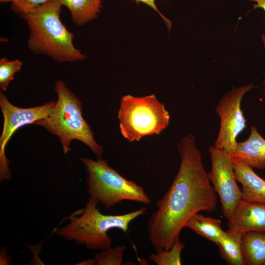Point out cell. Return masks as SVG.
Here are the masks:
<instances>
[{"label": "cell", "instance_id": "21", "mask_svg": "<svg viewBox=\"0 0 265 265\" xmlns=\"http://www.w3.org/2000/svg\"><path fill=\"white\" fill-rule=\"evenodd\" d=\"M134 0L138 2H141L144 3H145L146 4L148 5V6L151 7L152 8H153L154 10L157 11L158 13L159 14L161 17L164 20L168 27H169L170 26H171L170 22L168 21V20L165 18V17L164 16H163L162 14H161L159 11L158 10L156 4L155 3L156 0Z\"/></svg>", "mask_w": 265, "mask_h": 265}, {"label": "cell", "instance_id": "15", "mask_svg": "<svg viewBox=\"0 0 265 265\" xmlns=\"http://www.w3.org/2000/svg\"><path fill=\"white\" fill-rule=\"evenodd\" d=\"M242 234L228 229L216 244L221 257L229 265H245L241 249Z\"/></svg>", "mask_w": 265, "mask_h": 265}, {"label": "cell", "instance_id": "22", "mask_svg": "<svg viewBox=\"0 0 265 265\" xmlns=\"http://www.w3.org/2000/svg\"><path fill=\"white\" fill-rule=\"evenodd\" d=\"M250 1L256 2V3L254 4V8H261L265 11V0H250ZM262 40L265 47V35H262Z\"/></svg>", "mask_w": 265, "mask_h": 265}, {"label": "cell", "instance_id": "4", "mask_svg": "<svg viewBox=\"0 0 265 265\" xmlns=\"http://www.w3.org/2000/svg\"><path fill=\"white\" fill-rule=\"evenodd\" d=\"M54 90L57 95L54 106L46 118L35 124L59 138L65 154L70 150L71 141L77 139L89 147L98 159L102 158L103 147L96 142L90 126L83 118L80 100L63 81L56 82Z\"/></svg>", "mask_w": 265, "mask_h": 265}, {"label": "cell", "instance_id": "2", "mask_svg": "<svg viewBox=\"0 0 265 265\" xmlns=\"http://www.w3.org/2000/svg\"><path fill=\"white\" fill-rule=\"evenodd\" d=\"M62 6L57 0H52L32 12L20 16L29 28L28 48L33 53L46 55L57 62L84 60L86 56L73 44V33L60 19Z\"/></svg>", "mask_w": 265, "mask_h": 265}, {"label": "cell", "instance_id": "8", "mask_svg": "<svg viewBox=\"0 0 265 265\" xmlns=\"http://www.w3.org/2000/svg\"><path fill=\"white\" fill-rule=\"evenodd\" d=\"M56 102L51 101L43 106L31 108H20L9 102L6 96L0 93V106L4 118L0 137V176L1 181L9 180L11 174L8 167L9 160L5 154V148L16 130L29 124L46 118Z\"/></svg>", "mask_w": 265, "mask_h": 265}, {"label": "cell", "instance_id": "23", "mask_svg": "<svg viewBox=\"0 0 265 265\" xmlns=\"http://www.w3.org/2000/svg\"><path fill=\"white\" fill-rule=\"evenodd\" d=\"M96 264V261L95 258L94 259H89L85 261H83L82 262H81L79 263V264H78L77 265H95Z\"/></svg>", "mask_w": 265, "mask_h": 265}, {"label": "cell", "instance_id": "16", "mask_svg": "<svg viewBox=\"0 0 265 265\" xmlns=\"http://www.w3.org/2000/svg\"><path fill=\"white\" fill-rule=\"evenodd\" d=\"M221 225L220 219L205 216L197 213L190 218L185 227L192 230L198 235L217 244L225 232L222 229Z\"/></svg>", "mask_w": 265, "mask_h": 265}, {"label": "cell", "instance_id": "20", "mask_svg": "<svg viewBox=\"0 0 265 265\" xmlns=\"http://www.w3.org/2000/svg\"><path fill=\"white\" fill-rule=\"evenodd\" d=\"M52 0H14L10 8L20 16L33 12L39 6Z\"/></svg>", "mask_w": 265, "mask_h": 265}, {"label": "cell", "instance_id": "1", "mask_svg": "<svg viewBox=\"0 0 265 265\" xmlns=\"http://www.w3.org/2000/svg\"><path fill=\"white\" fill-rule=\"evenodd\" d=\"M178 172L147 223L149 240L156 251L169 250L179 239L187 221L200 211L212 212L217 198L204 167L195 137L189 133L178 144Z\"/></svg>", "mask_w": 265, "mask_h": 265}, {"label": "cell", "instance_id": "12", "mask_svg": "<svg viewBox=\"0 0 265 265\" xmlns=\"http://www.w3.org/2000/svg\"><path fill=\"white\" fill-rule=\"evenodd\" d=\"M232 160L236 179L242 186L241 199L265 203V180L251 166L236 159Z\"/></svg>", "mask_w": 265, "mask_h": 265}, {"label": "cell", "instance_id": "17", "mask_svg": "<svg viewBox=\"0 0 265 265\" xmlns=\"http://www.w3.org/2000/svg\"><path fill=\"white\" fill-rule=\"evenodd\" d=\"M184 248V244L178 239L169 250L151 254L149 260L158 265H180L181 254Z\"/></svg>", "mask_w": 265, "mask_h": 265}, {"label": "cell", "instance_id": "24", "mask_svg": "<svg viewBox=\"0 0 265 265\" xmlns=\"http://www.w3.org/2000/svg\"><path fill=\"white\" fill-rule=\"evenodd\" d=\"M14 0H0V2L1 3L9 2H12Z\"/></svg>", "mask_w": 265, "mask_h": 265}, {"label": "cell", "instance_id": "11", "mask_svg": "<svg viewBox=\"0 0 265 265\" xmlns=\"http://www.w3.org/2000/svg\"><path fill=\"white\" fill-rule=\"evenodd\" d=\"M232 159L239 160L253 168L265 169V139L255 126H251L248 138L237 142Z\"/></svg>", "mask_w": 265, "mask_h": 265}, {"label": "cell", "instance_id": "18", "mask_svg": "<svg viewBox=\"0 0 265 265\" xmlns=\"http://www.w3.org/2000/svg\"><path fill=\"white\" fill-rule=\"evenodd\" d=\"M23 65L19 59L9 60L5 57L0 59V87L6 90L10 82L14 80L15 74L19 72Z\"/></svg>", "mask_w": 265, "mask_h": 265}, {"label": "cell", "instance_id": "3", "mask_svg": "<svg viewBox=\"0 0 265 265\" xmlns=\"http://www.w3.org/2000/svg\"><path fill=\"white\" fill-rule=\"evenodd\" d=\"M98 203L90 197L80 216H72L69 223L56 230V234L88 249L102 251L110 248L112 239L107 234L109 230L116 228L126 233L130 223L147 211L142 207L126 214L106 215L97 207Z\"/></svg>", "mask_w": 265, "mask_h": 265}, {"label": "cell", "instance_id": "10", "mask_svg": "<svg viewBox=\"0 0 265 265\" xmlns=\"http://www.w3.org/2000/svg\"><path fill=\"white\" fill-rule=\"evenodd\" d=\"M227 220L229 230L241 234L265 231V203L241 199Z\"/></svg>", "mask_w": 265, "mask_h": 265}, {"label": "cell", "instance_id": "6", "mask_svg": "<svg viewBox=\"0 0 265 265\" xmlns=\"http://www.w3.org/2000/svg\"><path fill=\"white\" fill-rule=\"evenodd\" d=\"M87 171V190L90 197L97 200L106 209L125 200L146 204L151 199L144 188L128 180L110 167L102 158L94 160L80 158Z\"/></svg>", "mask_w": 265, "mask_h": 265}, {"label": "cell", "instance_id": "5", "mask_svg": "<svg viewBox=\"0 0 265 265\" xmlns=\"http://www.w3.org/2000/svg\"><path fill=\"white\" fill-rule=\"evenodd\" d=\"M117 116L121 134L131 142L159 134L168 127L170 119L164 104L154 94L142 97L123 96Z\"/></svg>", "mask_w": 265, "mask_h": 265}, {"label": "cell", "instance_id": "7", "mask_svg": "<svg viewBox=\"0 0 265 265\" xmlns=\"http://www.w3.org/2000/svg\"><path fill=\"white\" fill-rule=\"evenodd\" d=\"M253 87L249 84L232 89L223 95L215 108L220 118V127L214 146L229 155L237 146V137L246 127L241 103L244 95Z\"/></svg>", "mask_w": 265, "mask_h": 265}, {"label": "cell", "instance_id": "13", "mask_svg": "<svg viewBox=\"0 0 265 265\" xmlns=\"http://www.w3.org/2000/svg\"><path fill=\"white\" fill-rule=\"evenodd\" d=\"M241 249L245 265H265V231L243 234Z\"/></svg>", "mask_w": 265, "mask_h": 265}, {"label": "cell", "instance_id": "25", "mask_svg": "<svg viewBox=\"0 0 265 265\" xmlns=\"http://www.w3.org/2000/svg\"><path fill=\"white\" fill-rule=\"evenodd\" d=\"M264 85H265V80H264V81L263 82Z\"/></svg>", "mask_w": 265, "mask_h": 265}, {"label": "cell", "instance_id": "19", "mask_svg": "<svg viewBox=\"0 0 265 265\" xmlns=\"http://www.w3.org/2000/svg\"><path fill=\"white\" fill-rule=\"evenodd\" d=\"M124 246H116L102 250L95 255L94 257L97 265H123Z\"/></svg>", "mask_w": 265, "mask_h": 265}, {"label": "cell", "instance_id": "14", "mask_svg": "<svg viewBox=\"0 0 265 265\" xmlns=\"http://www.w3.org/2000/svg\"><path fill=\"white\" fill-rule=\"evenodd\" d=\"M70 10L77 26H82L96 18L101 11L102 0H57Z\"/></svg>", "mask_w": 265, "mask_h": 265}, {"label": "cell", "instance_id": "9", "mask_svg": "<svg viewBox=\"0 0 265 265\" xmlns=\"http://www.w3.org/2000/svg\"><path fill=\"white\" fill-rule=\"evenodd\" d=\"M212 163L207 173L209 180L218 194L224 216L228 220L241 199V191L235 177L230 155L214 145L209 149Z\"/></svg>", "mask_w": 265, "mask_h": 265}]
</instances>
